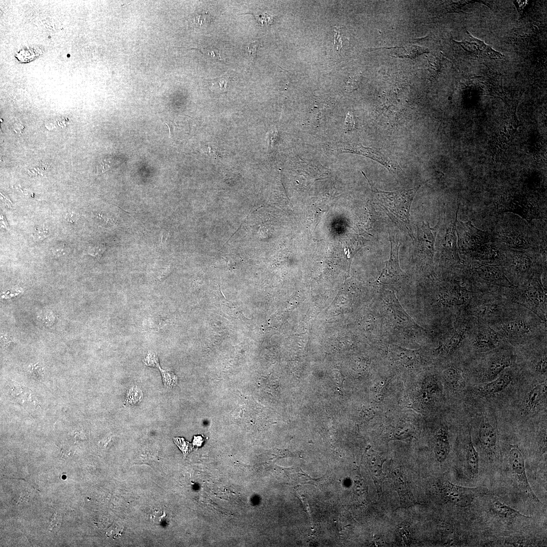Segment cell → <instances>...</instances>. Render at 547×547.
<instances>
[{
    "instance_id": "3",
    "label": "cell",
    "mask_w": 547,
    "mask_h": 547,
    "mask_svg": "<svg viewBox=\"0 0 547 547\" xmlns=\"http://www.w3.org/2000/svg\"><path fill=\"white\" fill-rule=\"evenodd\" d=\"M517 302L535 313L546 322V295L539 278L525 284L518 291Z\"/></svg>"
},
{
    "instance_id": "33",
    "label": "cell",
    "mask_w": 547,
    "mask_h": 547,
    "mask_svg": "<svg viewBox=\"0 0 547 547\" xmlns=\"http://www.w3.org/2000/svg\"><path fill=\"white\" fill-rule=\"evenodd\" d=\"M162 374V380L165 387L171 388L177 384V377L173 372L166 371L159 367Z\"/></svg>"
},
{
    "instance_id": "28",
    "label": "cell",
    "mask_w": 547,
    "mask_h": 547,
    "mask_svg": "<svg viewBox=\"0 0 547 547\" xmlns=\"http://www.w3.org/2000/svg\"><path fill=\"white\" fill-rule=\"evenodd\" d=\"M491 510L492 512L496 515L508 520H513L518 517L530 518L521 514L517 510L498 500H495L492 502Z\"/></svg>"
},
{
    "instance_id": "22",
    "label": "cell",
    "mask_w": 547,
    "mask_h": 547,
    "mask_svg": "<svg viewBox=\"0 0 547 547\" xmlns=\"http://www.w3.org/2000/svg\"><path fill=\"white\" fill-rule=\"evenodd\" d=\"M468 330V324H462L456 328L444 343L440 346L441 351L445 355L454 351L464 340Z\"/></svg>"
},
{
    "instance_id": "46",
    "label": "cell",
    "mask_w": 547,
    "mask_h": 547,
    "mask_svg": "<svg viewBox=\"0 0 547 547\" xmlns=\"http://www.w3.org/2000/svg\"><path fill=\"white\" fill-rule=\"evenodd\" d=\"M194 439L193 440V445H197L198 446H201V444H202V443L203 442V439H202V437H201L200 436H198V437H196L197 439H196L195 437H194Z\"/></svg>"
},
{
    "instance_id": "13",
    "label": "cell",
    "mask_w": 547,
    "mask_h": 547,
    "mask_svg": "<svg viewBox=\"0 0 547 547\" xmlns=\"http://www.w3.org/2000/svg\"><path fill=\"white\" fill-rule=\"evenodd\" d=\"M474 274L481 279L489 283L497 285L513 287V285L506 277L504 272L496 265L476 263L471 266Z\"/></svg>"
},
{
    "instance_id": "31",
    "label": "cell",
    "mask_w": 547,
    "mask_h": 547,
    "mask_svg": "<svg viewBox=\"0 0 547 547\" xmlns=\"http://www.w3.org/2000/svg\"><path fill=\"white\" fill-rule=\"evenodd\" d=\"M443 377L445 382L451 388H458L463 380L461 371L457 368L451 367L443 371Z\"/></svg>"
},
{
    "instance_id": "39",
    "label": "cell",
    "mask_w": 547,
    "mask_h": 547,
    "mask_svg": "<svg viewBox=\"0 0 547 547\" xmlns=\"http://www.w3.org/2000/svg\"><path fill=\"white\" fill-rule=\"evenodd\" d=\"M143 361L148 366L158 368L160 366L157 356L153 353H148Z\"/></svg>"
},
{
    "instance_id": "48",
    "label": "cell",
    "mask_w": 547,
    "mask_h": 547,
    "mask_svg": "<svg viewBox=\"0 0 547 547\" xmlns=\"http://www.w3.org/2000/svg\"><path fill=\"white\" fill-rule=\"evenodd\" d=\"M168 235H169V233H166V232H165L163 235L162 238V242L163 243V242L166 241V240L167 239V238L168 237Z\"/></svg>"
},
{
    "instance_id": "1",
    "label": "cell",
    "mask_w": 547,
    "mask_h": 547,
    "mask_svg": "<svg viewBox=\"0 0 547 547\" xmlns=\"http://www.w3.org/2000/svg\"><path fill=\"white\" fill-rule=\"evenodd\" d=\"M370 184L374 204L380 207L400 228L406 230L412 240H415L410 224V212L414 197L421 185L409 189L385 191Z\"/></svg>"
},
{
    "instance_id": "38",
    "label": "cell",
    "mask_w": 547,
    "mask_h": 547,
    "mask_svg": "<svg viewBox=\"0 0 547 547\" xmlns=\"http://www.w3.org/2000/svg\"><path fill=\"white\" fill-rule=\"evenodd\" d=\"M174 441L185 456L190 450V444L181 438H174Z\"/></svg>"
},
{
    "instance_id": "26",
    "label": "cell",
    "mask_w": 547,
    "mask_h": 547,
    "mask_svg": "<svg viewBox=\"0 0 547 547\" xmlns=\"http://www.w3.org/2000/svg\"><path fill=\"white\" fill-rule=\"evenodd\" d=\"M371 457L370 469L379 493H381V485L385 476L382 472V465L385 459L374 452Z\"/></svg>"
},
{
    "instance_id": "32",
    "label": "cell",
    "mask_w": 547,
    "mask_h": 547,
    "mask_svg": "<svg viewBox=\"0 0 547 547\" xmlns=\"http://www.w3.org/2000/svg\"><path fill=\"white\" fill-rule=\"evenodd\" d=\"M231 80L230 75L225 73L220 77L207 80V81L209 84L210 89L212 92L222 94L227 91L228 85Z\"/></svg>"
},
{
    "instance_id": "2",
    "label": "cell",
    "mask_w": 547,
    "mask_h": 547,
    "mask_svg": "<svg viewBox=\"0 0 547 547\" xmlns=\"http://www.w3.org/2000/svg\"><path fill=\"white\" fill-rule=\"evenodd\" d=\"M380 312L383 323L390 330L405 336H418L423 330L406 312L393 291L381 293Z\"/></svg>"
},
{
    "instance_id": "8",
    "label": "cell",
    "mask_w": 547,
    "mask_h": 547,
    "mask_svg": "<svg viewBox=\"0 0 547 547\" xmlns=\"http://www.w3.org/2000/svg\"><path fill=\"white\" fill-rule=\"evenodd\" d=\"M509 462L513 475L521 488L530 499L535 502H539L540 501L529 485L525 471L524 458L517 446H512L510 449Z\"/></svg>"
},
{
    "instance_id": "45",
    "label": "cell",
    "mask_w": 547,
    "mask_h": 547,
    "mask_svg": "<svg viewBox=\"0 0 547 547\" xmlns=\"http://www.w3.org/2000/svg\"><path fill=\"white\" fill-rule=\"evenodd\" d=\"M526 1H516V7L517 8V9H518V11H522V10L523 9V7H524V5H525V4L526 3Z\"/></svg>"
},
{
    "instance_id": "42",
    "label": "cell",
    "mask_w": 547,
    "mask_h": 547,
    "mask_svg": "<svg viewBox=\"0 0 547 547\" xmlns=\"http://www.w3.org/2000/svg\"><path fill=\"white\" fill-rule=\"evenodd\" d=\"M252 14L254 15L255 17L257 20L258 22L262 25L271 24L273 22V17L271 16L268 15V14H264L254 15L253 13H252Z\"/></svg>"
},
{
    "instance_id": "11",
    "label": "cell",
    "mask_w": 547,
    "mask_h": 547,
    "mask_svg": "<svg viewBox=\"0 0 547 547\" xmlns=\"http://www.w3.org/2000/svg\"><path fill=\"white\" fill-rule=\"evenodd\" d=\"M504 304L498 300L474 301L470 304L469 313L474 317L485 320L500 318L504 310Z\"/></svg>"
},
{
    "instance_id": "15",
    "label": "cell",
    "mask_w": 547,
    "mask_h": 547,
    "mask_svg": "<svg viewBox=\"0 0 547 547\" xmlns=\"http://www.w3.org/2000/svg\"><path fill=\"white\" fill-rule=\"evenodd\" d=\"M466 35V40L456 42L465 51L493 59H501L503 57V55L500 52L494 50L484 42L474 37L467 31Z\"/></svg>"
},
{
    "instance_id": "14",
    "label": "cell",
    "mask_w": 547,
    "mask_h": 547,
    "mask_svg": "<svg viewBox=\"0 0 547 547\" xmlns=\"http://www.w3.org/2000/svg\"><path fill=\"white\" fill-rule=\"evenodd\" d=\"M514 359L509 354H501L492 357L486 363L482 373V379L490 381L497 377L513 364Z\"/></svg>"
},
{
    "instance_id": "36",
    "label": "cell",
    "mask_w": 547,
    "mask_h": 547,
    "mask_svg": "<svg viewBox=\"0 0 547 547\" xmlns=\"http://www.w3.org/2000/svg\"><path fill=\"white\" fill-rule=\"evenodd\" d=\"M29 174L31 176H44L48 172L47 166L40 162L28 170Z\"/></svg>"
},
{
    "instance_id": "7",
    "label": "cell",
    "mask_w": 547,
    "mask_h": 547,
    "mask_svg": "<svg viewBox=\"0 0 547 547\" xmlns=\"http://www.w3.org/2000/svg\"><path fill=\"white\" fill-rule=\"evenodd\" d=\"M442 496L448 502L461 507L470 505L474 500L485 494L483 488H468L454 484L449 481L440 485Z\"/></svg>"
},
{
    "instance_id": "34",
    "label": "cell",
    "mask_w": 547,
    "mask_h": 547,
    "mask_svg": "<svg viewBox=\"0 0 547 547\" xmlns=\"http://www.w3.org/2000/svg\"><path fill=\"white\" fill-rule=\"evenodd\" d=\"M142 393L137 387L133 386L129 390L126 397V403L128 404H136L141 401Z\"/></svg>"
},
{
    "instance_id": "12",
    "label": "cell",
    "mask_w": 547,
    "mask_h": 547,
    "mask_svg": "<svg viewBox=\"0 0 547 547\" xmlns=\"http://www.w3.org/2000/svg\"><path fill=\"white\" fill-rule=\"evenodd\" d=\"M440 224V220L437 225L431 227L429 223L422 219L421 226H417V237L418 250L422 254L433 260L435 254V243L436 236Z\"/></svg>"
},
{
    "instance_id": "35",
    "label": "cell",
    "mask_w": 547,
    "mask_h": 547,
    "mask_svg": "<svg viewBox=\"0 0 547 547\" xmlns=\"http://www.w3.org/2000/svg\"><path fill=\"white\" fill-rule=\"evenodd\" d=\"M106 249V246L105 244L102 243L97 244L89 246L87 253L88 255L99 260Z\"/></svg>"
},
{
    "instance_id": "41",
    "label": "cell",
    "mask_w": 547,
    "mask_h": 547,
    "mask_svg": "<svg viewBox=\"0 0 547 547\" xmlns=\"http://www.w3.org/2000/svg\"><path fill=\"white\" fill-rule=\"evenodd\" d=\"M259 42L255 41L248 43L246 47V51L249 57L252 59L255 58L257 49L259 47Z\"/></svg>"
},
{
    "instance_id": "23",
    "label": "cell",
    "mask_w": 547,
    "mask_h": 547,
    "mask_svg": "<svg viewBox=\"0 0 547 547\" xmlns=\"http://www.w3.org/2000/svg\"><path fill=\"white\" fill-rule=\"evenodd\" d=\"M478 435L481 445L485 450L491 451L495 448L497 440V434L491 424L483 421L480 425Z\"/></svg>"
},
{
    "instance_id": "40",
    "label": "cell",
    "mask_w": 547,
    "mask_h": 547,
    "mask_svg": "<svg viewBox=\"0 0 547 547\" xmlns=\"http://www.w3.org/2000/svg\"><path fill=\"white\" fill-rule=\"evenodd\" d=\"M32 236L35 240L40 241L48 237V231L45 226H39L35 228Z\"/></svg>"
},
{
    "instance_id": "47",
    "label": "cell",
    "mask_w": 547,
    "mask_h": 547,
    "mask_svg": "<svg viewBox=\"0 0 547 547\" xmlns=\"http://www.w3.org/2000/svg\"><path fill=\"white\" fill-rule=\"evenodd\" d=\"M166 125L168 127L169 130V137H171V134H173V127L172 125L166 123Z\"/></svg>"
},
{
    "instance_id": "25",
    "label": "cell",
    "mask_w": 547,
    "mask_h": 547,
    "mask_svg": "<svg viewBox=\"0 0 547 547\" xmlns=\"http://www.w3.org/2000/svg\"><path fill=\"white\" fill-rule=\"evenodd\" d=\"M476 260L490 261L498 256V250L493 241L484 243L470 254Z\"/></svg>"
},
{
    "instance_id": "24",
    "label": "cell",
    "mask_w": 547,
    "mask_h": 547,
    "mask_svg": "<svg viewBox=\"0 0 547 547\" xmlns=\"http://www.w3.org/2000/svg\"><path fill=\"white\" fill-rule=\"evenodd\" d=\"M435 454L437 460L442 462L446 459L450 451L448 430L445 427L439 428L436 434Z\"/></svg>"
},
{
    "instance_id": "30",
    "label": "cell",
    "mask_w": 547,
    "mask_h": 547,
    "mask_svg": "<svg viewBox=\"0 0 547 547\" xmlns=\"http://www.w3.org/2000/svg\"><path fill=\"white\" fill-rule=\"evenodd\" d=\"M395 51V57L403 58L413 59L421 54L428 52V49L421 46L410 45L405 47L397 48Z\"/></svg>"
},
{
    "instance_id": "5",
    "label": "cell",
    "mask_w": 547,
    "mask_h": 547,
    "mask_svg": "<svg viewBox=\"0 0 547 547\" xmlns=\"http://www.w3.org/2000/svg\"><path fill=\"white\" fill-rule=\"evenodd\" d=\"M500 336L517 340L532 336L535 331L534 324L524 318L517 317L495 322L490 326Z\"/></svg>"
},
{
    "instance_id": "37",
    "label": "cell",
    "mask_w": 547,
    "mask_h": 547,
    "mask_svg": "<svg viewBox=\"0 0 547 547\" xmlns=\"http://www.w3.org/2000/svg\"><path fill=\"white\" fill-rule=\"evenodd\" d=\"M535 371L540 374H546L547 369V361L546 356H543L538 359L535 363L533 367Z\"/></svg>"
},
{
    "instance_id": "4",
    "label": "cell",
    "mask_w": 547,
    "mask_h": 547,
    "mask_svg": "<svg viewBox=\"0 0 547 547\" xmlns=\"http://www.w3.org/2000/svg\"><path fill=\"white\" fill-rule=\"evenodd\" d=\"M458 246L461 252L470 254L481 245L493 241L492 237L475 227L471 221L456 222Z\"/></svg>"
},
{
    "instance_id": "44",
    "label": "cell",
    "mask_w": 547,
    "mask_h": 547,
    "mask_svg": "<svg viewBox=\"0 0 547 547\" xmlns=\"http://www.w3.org/2000/svg\"><path fill=\"white\" fill-rule=\"evenodd\" d=\"M66 247L62 245L55 247L52 252L55 255L60 256L63 255L66 252Z\"/></svg>"
},
{
    "instance_id": "9",
    "label": "cell",
    "mask_w": 547,
    "mask_h": 547,
    "mask_svg": "<svg viewBox=\"0 0 547 547\" xmlns=\"http://www.w3.org/2000/svg\"><path fill=\"white\" fill-rule=\"evenodd\" d=\"M471 344L477 351L483 353L496 348L501 342L500 336L490 326L478 328L472 335Z\"/></svg>"
},
{
    "instance_id": "6",
    "label": "cell",
    "mask_w": 547,
    "mask_h": 547,
    "mask_svg": "<svg viewBox=\"0 0 547 547\" xmlns=\"http://www.w3.org/2000/svg\"><path fill=\"white\" fill-rule=\"evenodd\" d=\"M390 245V257L385 262V265L376 282L378 284L396 285L402 283L406 279L407 275L400 268L399 261V250L400 244L396 242L395 236L389 235Z\"/></svg>"
},
{
    "instance_id": "21",
    "label": "cell",
    "mask_w": 547,
    "mask_h": 547,
    "mask_svg": "<svg viewBox=\"0 0 547 547\" xmlns=\"http://www.w3.org/2000/svg\"><path fill=\"white\" fill-rule=\"evenodd\" d=\"M546 381L536 384L528 393L524 402V408L528 412L534 411L546 398Z\"/></svg>"
},
{
    "instance_id": "43",
    "label": "cell",
    "mask_w": 547,
    "mask_h": 547,
    "mask_svg": "<svg viewBox=\"0 0 547 547\" xmlns=\"http://www.w3.org/2000/svg\"><path fill=\"white\" fill-rule=\"evenodd\" d=\"M61 519L59 516L54 515L50 521V529L51 531L57 530L61 525Z\"/></svg>"
},
{
    "instance_id": "29",
    "label": "cell",
    "mask_w": 547,
    "mask_h": 547,
    "mask_svg": "<svg viewBox=\"0 0 547 547\" xmlns=\"http://www.w3.org/2000/svg\"><path fill=\"white\" fill-rule=\"evenodd\" d=\"M467 470L469 476L471 478L476 477L479 472V458L476 450L471 437H470L466 455Z\"/></svg>"
},
{
    "instance_id": "19",
    "label": "cell",
    "mask_w": 547,
    "mask_h": 547,
    "mask_svg": "<svg viewBox=\"0 0 547 547\" xmlns=\"http://www.w3.org/2000/svg\"><path fill=\"white\" fill-rule=\"evenodd\" d=\"M471 292L460 286H454L441 295V301L446 305H460L468 303Z\"/></svg>"
},
{
    "instance_id": "20",
    "label": "cell",
    "mask_w": 547,
    "mask_h": 547,
    "mask_svg": "<svg viewBox=\"0 0 547 547\" xmlns=\"http://www.w3.org/2000/svg\"><path fill=\"white\" fill-rule=\"evenodd\" d=\"M509 262L511 269L520 275L529 274L533 266V262L529 255L520 251H513L511 253Z\"/></svg>"
},
{
    "instance_id": "18",
    "label": "cell",
    "mask_w": 547,
    "mask_h": 547,
    "mask_svg": "<svg viewBox=\"0 0 547 547\" xmlns=\"http://www.w3.org/2000/svg\"><path fill=\"white\" fill-rule=\"evenodd\" d=\"M510 373H502L493 380L480 386L477 391L483 396H492L498 394L506 389L513 380Z\"/></svg>"
},
{
    "instance_id": "16",
    "label": "cell",
    "mask_w": 547,
    "mask_h": 547,
    "mask_svg": "<svg viewBox=\"0 0 547 547\" xmlns=\"http://www.w3.org/2000/svg\"><path fill=\"white\" fill-rule=\"evenodd\" d=\"M458 210L456 212L455 222L447 228L440 245V252L441 255L446 259L454 262H460L455 235Z\"/></svg>"
},
{
    "instance_id": "10",
    "label": "cell",
    "mask_w": 547,
    "mask_h": 547,
    "mask_svg": "<svg viewBox=\"0 0 547 547\" xmlns=\"http://www.w3.org/2000/svg\"><path fill=\"white\" fill-rule=\"evenodd\" d=\"M500 212H512L529 222L538 215L537 210L527 199L523 197H510L503 200L498 207Z\"/></svg>"
},
{
    "instance_id": "27",
    "label": "cell",
    "mask_w": 547,
    "mask_h": 547,
    "mask_svg": "<svg viewBox=\"0 0 547 547\" xmlns=\"http://www.w3.org/2000/svg\"><path fill=\"white\" fill-rule=\"evenodd\" d=\"M499 239L509 247L517 249H525L530 246L529 240L517 232L504 233L500 236Z\"/></svg>"
},
{
    "instance_id": "17",
    "label": "cell",
    "mask_w": 547,
    "mask_h": 547,
    "mask_svg": "<svg viewBox=\"0 0 547 547\" xmlns=\"http://www.w3.org/2000/svg\"><path fill=\"white\" fill-rule=\"evenodd\" d=\"M388 354L393 361L404 367H414L420 363L418 350L408 349L394 345L389 348Z\"/></svg>"
}]
</instances>
